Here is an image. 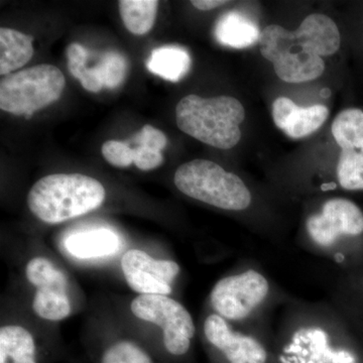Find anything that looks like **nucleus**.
<instances>
[{
    "label": "nucleus",
    "mask_w": 363,
    "mask_h": 363,
    "mask_svg": "<svg viewBox=\"0 0 363 363\" xmlns=\"http://www.w3.org/2000/svg\"><path fill=\"white\" fill-rule=\"evenodd\" d=\"M340 45L337 25L322 13L310 14L296 30L267 26L259 40L260 54L286 83L309 82L321 77L325 71L322 57L335 54Z\"/></svg>",
    "instance_id": "f257e3e1"
},
{
    "label": "nucleus",
    "mask_w": 363,
    "mask_h": 363,
    "mask_svg": "<svg viewBox=\"0 0 363 363\" xmlns=\"http://www.w3.org/2000/svg\"><path fill=\"white\" fill-rule=\"evenodd\" d=\"M104 185L81 174H54L40 179L28 195V206L40 221L59 224L94 211L104 204Z\"/></svg>",
    "instance_id": "f03ea898"
},
{
    "label": "nucleus",
    "mask_w": 363,
    "mask_h": 363,
    "mask_svg": "<svg viewBox=\"0 0 363 363\" xmlns=\"http://www.w3.org/2000/svg\"><path fill=\"white\" fill-rule=\"evenodd\" d=\"M245 111L230 96L202 98L187 95L176 107V123L186 135L219 150H230L241 140Z\"/></svg>",
    "instance_id": "7ed1b4c3"
},
{
    "label": "nucleus",
    "mask_w": 363,
    "mask_h": 363,
    "mask_svg": "<svg viewBox=\"0 0 363 363\" xmlns=\"http://www.w3.org/2000/svg\"><path fill=\"white\" fill-rule=\"evenodd\" d=\"M174 183L188 197L229 211H242L252 204L245 182L216 162L194 160L181 164Z\"/></svg>",
    "instance_id": "20e7f679"
},
{
    "label": "nucleus",
    "mask_w": 363,
    "mask_h": 363,
    "mask_svg": "<svg viewBox=\"0 0 363 363\" xmlns=\"http://www.w3.org/2000/svg\"><path fill=\"white\" fill-rule=\"evenodd\" d=\"M66 80L56 66L42 64L4 76L0 81V108L30 118L62 96Z\"/></svg>",
    "instance_id": "39448f33"
},
{
    "label": "nucleus",
    "mask_w": 363,
    "mask_h": 363,
    "mask_svg": "<svg viewBox=\"0 0 363 363\" xmlns=\"http://www.w3.org/2000/svg\"><path fill=\"white\" fill-rule=\"evenodd\" d=\"M138 319L162 329L164 350L172 357H185L195 335V324L188 310L168 296L140 295L130 305Z\"/></svg>",
    "instance_id": "423d86ee"
},
{
    "label": "nucleus",
    "mask_w": 363,
    "mask_h": 363,
    "mask_svg": "<svg viewBox=\"0 0 363 363\" xmlns=\"http://www.w3.org/2000/svg\"><path fill=\"white\" fill-rule=\"evenodd\" d=\"M269 292L267 279L259 272L247 271L220 279L212 290V306L224 319H245L259 307Z\"/></svg>",
    "instance_id": "0eeeda50"
},
{
    "label": "nucleus",
    "mask_w": 363,
    "mask_h": 363,
    "mask_svg": "<svg viewBox=\"0 0 363 363\" xmlns=\"http://www.w3.org/2000/svg\"><path fill=\"white\" fill-rule=\"evenodd\" d=\"M26 276L37 289L33 309L38 316L48 321H61L71 314L68 278L51 260L33 257L26 264Z\"/></svg>",
    "instance_id": "6e6552de"
},
{
    "label": "nucleus",
    "mask_w": 363,
    "mask_h": 363,
    "mask_svg": "<svg viewBox=\"0 0 363 363\" xmlns=\"http://www.w3.org/2000/svg\"><path fill=\"white\" fill-rule=\"evenodd\" d=\"M308 233L320 247H331L341 236L363 234V212L355 203L334 198L323 205L319 214L308 218Z\"/></svg>",
    "instance_id": "1a4fd4ad"
},
{
    "label": "nucleus",
    "mask_w": 363,
    "mask_h": 363,
    "mask_svg": "<svg viewBox=\"0 0 363 363\" xmlns=\"http://www.w3.org/2000/svg\"><path fill=\"white\" fill-rule=\"evenodd\" d=\"M126 283L140 295L168 296L181 269L173 260L156 259L140 250H130L121 259Z\"/></svg>",
    "instance_id": "9d476101"
},
{
    "label": "nucleus",
    "mask_w": 363,
    "mask_h": 363,
    "mask_svg": "<svg viewBox=\"0 0 363 363\" xmlns=\"http://www.w3.org/2000/svg\"><path fill=\"white\" fill-rule=\"evenodd\" d=\"M204 334L225 363L267 362L266 347L257 338L233 331L220 315H210L205 320Z\"/></svg>",
    "instance_id": "9b49d317"
},
{
    "label": "nucleus",
    "mask_w": 363,
    "mask_h": 363,
    "mask_svg": "<svg viewBox=\"0 0 363 363\" xmlns=\"http://www.w3.org/2000/svg\"><path fill=\"white\" fill-rule=\"evenodd\" d=\"M279 363H359L357 354L346 348H335L322 329L298 332L284 347Z\"/></svg>",
    "instance_id": "f8f14e48"
},
{
    "label": "nucleus",
    "mask_w": 363,
    "mask_h": 363,
    "mask_svg": "<svg viewBox=\"0 0 363 363\" xmlns=\"http://www.w3.org/2000/svg\"><path fill=\"white\" fill-rule=\"evenodd\" d=\"M272 116L279 130L298 140L319 130L328 118L329 109L322 104L300 107L290 98L279 97L272 104Z\"/></svg>",
    "instance_id": "ddd939ff"
},
{
    "label": "nucleus",
    "mask_w": 363,
    "mask_h": 363,
    "mask_svg": "<svg viewBox=\"0 0 363 363\" xmlns=\"http://www.w3.org/2000/svg\"><path fill=\"white\" fill-rule=\"evenodd\" d=\"M121 241L109 229H94L72 234L65 240L67 252L79 259H100L118 252Z\"/></svg>",
    "instance_id": "4468645a"
},
{
    "label": "nucleus",
    "mask_w": 363,
    "mask_h": 363,
    "mask_svg": "<svg viewBox=\"0 0 363 363\" xmlns=\"http://www.w3.org/2000/svg\"><path fill=\"white\" fill-rule=\"evenodd\" d=\"M259 26L238 11H228L217 21L214 28L215 39L225 47L247 49L259 43Z\"/></svg>",
    "instance_id": "2eb2a0df"
},
{
    "label": "nucleus",
    "mask_w": 363,
    "mask_h": 363,
    "mask_svg": "<svg viewBox=\"0 0 363 363\" xmlns=\"http://www.w3.org/2000/svg\"><path fill=\"white\" fill-rule=\"evenodd\" d=\"M0 363H40L39 347L33 334L18 325L1 327Z\"/></svg>",
    "instance_id": "dca6fc26"
},
{
    "label": "nucleus",
    "mask_w": 363,
    "mask_h": 363,
    "mask_svg": "<svg viewBox=\"0 0 363 363\" xmlns=\"http://www.w3.org/2000/svg\"><path fill=\"white\" fill-rule=\"evenodd\" d=\"M33 42L30 35L13 28H0V75H9L30 61L35 52Z\"/></svg>",
    "instance_id": "f3484780"
},
{
    "label": "nucleus",
    "mask_w": 363,
    "mask_h": 363,
    "mask_svg": "<svg viewBox=\"0 0 363 363\" xmlns=\"http://www.w3.org/2000/svg\"><path fill=\"white\" fill-rule=\"evenodd\" d=\"M191 65L190 55L178 45H166L154 50L147 61L149 71L169 82H179L185 78Z\"/></svg>",
    "instance_id": "a211bd4d"
},
{
    "label": "nucleus",
    "mask_w": 363,
    "mask_h": 363,
    "mask_svg": "<svg viewBox=\"0 0 363 363\" xmlns=\"http://www.w3.org/2000/svg\"><path fill=\"white\" fill-rule=\"evenodd\" d=\"M332 135L341 150H354L363 154V111L348 108L339 112L332 123Z\"/></svg>",
    "instance_id": "6ab92c4d"
},
{
    "label": "nucleus",
    "mask_w": 363,
    "mask_h": 363,
    "mask_svg": "<svg viewBox=\"0 0 363 363\" xmlns=\"http://www.w3.org/2000/svg\"><path fill=\"white\" fill-rule=\"evenodd\" d=\"M159 1L157 0H121L119 13L125 28L133 35L150 32L155 25Z\"/></svg>",
    "instance_id": "aec40b11"
},
{
    "label": "nucleus",
    "mask_w": 363,
    "mask_h": 363,
    "mask_svg": "<svg viewBox=\"0 0 363 363\" xmlns=\"http://www.w3.org/2000/svg\"><path fill=\"white\" fill-rule=\"evenodd\" d=\"M99 363H156L140 344L121 339L109 344L100 353Z\"/></svg>",
    "instance_id": "412c9836"
},
{
    "label": "nucleus",
    "mask_w": 363,
    "mask_h": 363,
    "mask_svg": "<svg viewBox=\"0 0 363 363\" xmlns=\"http://www.w3.org/2000/svg\"><path fill=\"white\" fill-rule=\"evenodd\" d=\"M337 178L344 190H363V154L354 150H341Z\"/></svg>",
    "instance_id": "4be33fe9"
},
{
    "label": "nucleus",
    "mask_w": 363,
    "mask_h": 363,
    "mask_svg": "<svg viewBox=\"0 0 363 363\" xmlns=\"http://www.w3.org/2000/svg\"><path fill=\"white\" fill-rule=\"evenodd\" d=\"M95 67L104 87L114 89L123 84L128 72V61L119 52H111L102 57Z\"/></svg>",
    "instance_id": "5701e85b"
},
{
    "label": "nucleus",
    "mask_w": 363,
    "mask_h": 363,
    "mask_svg": "<svg viewBox=\"0 0 363 363\" xmlns=\"http://www.w3.org/2000/svg\"><path fill=\"white\" fill-rule=\"evenodd\" d=\"M104 159L116 168H128L133 164V149L128 143L119 140H108L101 149Z\"/></svg>",
    "instance_id": "b1692460"
},
{
    "label": "nucleus",
    "mask_w": 363,
    "mask_h": 363,
    "mask_svg": "<svg viewBox=\"0 0 363 363\" xmlns=\"http://www.w3.org/2000/svg\"><path fill=\"white\" fill-rule=\"evenodd\" d=\"M133 143H136L138 147H147V149L162 152L167 147L168 138L162 131L147 124V125L143 126L142 130L133 138Z\"/></svg>",
    "instance_id": "393cba45"
},
{
    "label": "nucleus",
    "mask_w": 363,
    "mask_h": 363,
    "mask_svg": "<svg viewBox=\"0 0 363 363\" xmlns=\"http://www.w3.org/2000/svg\"><path fill=\"white\" fill-rule=\"evenodd\" d=\"M164 162L162 152L147 147H133V164L142 171H150L159 168Z\"/></svg>",
    "instance_id": "a878e982"
},
{
    "label": "nucleus",
    "mask_w": 363,
    "mask_h": 363,
    "mask_svg": "<svg viewBox=\"0 0 363 363\" xmlns=\"http://www.w3.org/2000/svg\"><path fill=\"white\" fill-rule=\"evenodd\" d=\"M70 73L74 77L78 79L82 87L89 91V92L97 93L104 87L101 79L95 70V67L87 68L86 66H82L80 68L75 69V70L70 71Z\"/></svg>",
    "instance_id": "bb28decb"
},
{
    "label": "nucleus",
    "mask_w": 363,
    "mask_h": 363,
    "mask_svg": "<svg viewBox=\"0 0 363 363\" xmlns=\"http://www.w3.org/2000/svg\"><path fill=\"white\" fill-rule=\"evenodd\" d=\"M87 50L80 44H72L67 49V58H68L69 71L75 70L80 67L86 66L88 59Z\"/></svg>",
    "instance_id": "cd10ccee"
},
{
    "label": "nucleus",
    "mask_w": 363,
    "mask_h": 363,
    "mask_svg": "<svg viewBox=\"0 0 363 363\" xmlns=\"http://www.w3.org/2000/svg\"><path fill=\"white\" fill-rule=\"evenodd\" d=\"M225 4L227 1H223V0H193L191 1L193 6L202 11H212V9L224 6Z\"/></svg>",
    "instance_id": "c85d7f7f"
}]
</instances>
